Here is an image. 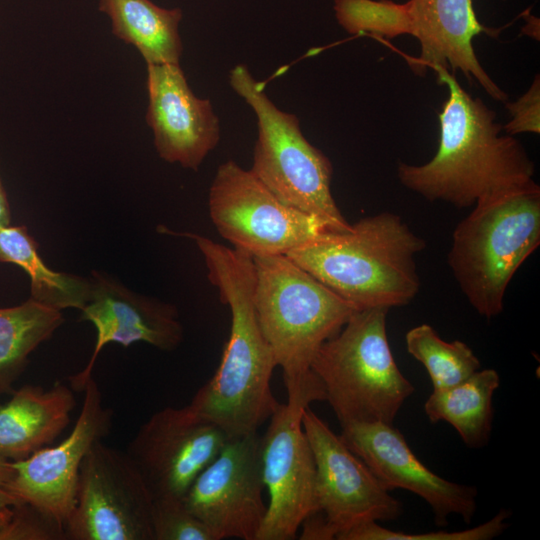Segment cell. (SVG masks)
<instances>
[{
    "mask_svg": "<svg viewBox=\"0 0 540 540\" xmlns=\"http://www.w3.org/2000/svg\"><path fill=\"white\" fill-rule=\"evenodd\" d=\"M64 321L62 312L31 297L24 303L0 308V395L25 369L29 355L52 337Z\"/></svg>",
    "mask_w": 540,
    "mask_h": 540,
    "instance_id": "obj_23",
    "label": "cell"
},
{
    "mask_svg": "<svg viewBox=\"0 0 540 540\" xmlns=\"http://www.w3.org/2000/svg\"><path fill=\"white\" fill-rule=\"evenodd\" d=\"M0 262L21 267L30 278L31 298L44 305L81 311L90 300L91 279L47 267L25 226L0 227Z\"/></svg>",
    "mask_w": 540,
    "mask_h": 540,
    "instance_id": "obj_22",
    "label": "cell"
},
{
    "mask_svg": "<svg viewBox=\"0 0 540 540\" xmlns=\"http://www.w3.org/2000/svg\"><path fill=\"white\" fill-rule=\"evenodd\" d=\"M111 20L112 33L133 45L146 64H180L182 11L162 8L151 0H98Z\"/></svg>",
    "mask_w": 540,
    "mask_h": 540,
    "instance_id": "obj_20",
    "label": "cell"
},
{
    "mask_svg": "<svg viewBox=\"0 0 540 540\" xmlns=\"http://www.w3.org/2000/svg\"><path fill=\"white\" fill-rule=\"evenodd\" d=\"M499 385L495 369H479L454 386L432 390L424 403V412L431 423H449L469 448H483L490 441L492 399Z\"/></svg>",
    "mask_w": 540,
    "mask_h": 540,
    "instance_id": "obj_21",
    "label": "cell"
},
{
    "mask_svg": "<svg viewBox=\"0 0 540 540\" xmlns=\"http://www.w3.org/2000/svg\"><path fill=\"white\" fill-rule=\"evenodd\" d=\"M340 426L341 439L387 490L404 489L421 497L430 506L438 526H446L451 515L471 523L477 507V488L449 481L430 470L393 424L350 422Z\"/></svg>",
    "mask_w": 540,
    "mask_h": 540,
    "instance_id": "obj_15",
    "label": "cell"
},
{
    "mask_svg": "<svg viewBox=\"0 0 540 540\" xmlns=\"http://www.w3.org/2000/svg\"><path fill=\"white\" fill-rule=\"evenodd\" d=\"M150 493L127 455L97 440L78 477L67 540H153Z\"/></svg>",
    "mask_w": 540,
    "mask_h": 540,
    "instance_id": "obj_9",
    "label": "cell"
},
{
    "mask_svg": "<svg viewBox=\"0 0 540 540\" xmlns=\"http://www.w3.org/2000/svg\"><path fill=\"white\" fill-rule=\"evenodd\" d=\"M412 33L420 44V55L409 60L412 69L424 75L428 68L461 71L476 81L494 100L506 102L508 95L480 64L473 39L481 33L497 34L478 20L473 0H408Z\"/></svg>",
    "mask_w": 540,
    "mask_h": 540,
    "instance_id": "obj_18",
    "label": "cell"
},
{
    "mask_svg": "<svg viewBox=\"0 0 540 540\" xmlns=\"http://www.w3.org/2000/svg\"><path fill=\"white\" fill-rule=\"evenodd\" d=\"M510 512L501 509L490 520L470 529L459 531H432L404 533L382 527L375 521L356 525L338 536V540H490L501 535L508 527Z\"/></svg>",
    "mask_w": 540,
    "mask_h": 540,
    "instance_id": "obj_26",
    "label": "cell"
},
{
    "mask_svg": "<svg viewBox=\"0 0 540 540\" xmlns=\"http://www.w3.org/2000/svg\"><path fill=\"white\" fill-rule=\"evenodd\" d=\"M11 224V210L7 193L0 176V227Z\"/></svg>",
    "mask_w": 540,
    "mask_h": 540,
    "instance_id": "obj_32",
    "label": "cell"
},
{
    "mask_svg": "<svg viewBox=\"0 0 540 540\" xmlns=\"http://www.w3.org/2000/svg\"><path fill=\"white\" fill-rule=\"evenodd\" d=\"M153 540H215L209 528L184 504L182 498H154Z\"/></svg>",
    "mask_w": 540,
    "mask_h": 540,
    "instance_id": "obj_27",
    "label": "cell"
},
{
    "mask_svg": "<svg viewBox=\"0 0 540 540\" xmlns=\"http://www.w3.org/2000/svg\"><path fill=\"white\" fill-rule=\"evenodd\" d=\"M425 247L399 215L381 212L347 232H324L287 256L357 310L390 309L418 294L415 256Z\"/></svg>",
    "mask_w": 540,
    "mask_h": 540,
    "instance_id": "obj_4",
    "label": "cell"
},
{
    "mask_svg": "<svg viewBox=\"0 0 540 540\" xmlns=\"http://www.w3.org/2000/svg\"><path fill=\"white\" fill-rule=\"evenodd\" d=\"M74 406L72 390L62 383L13 391L0 403V457L19 461L50 445L70 423Z\"/></svg>",
    "mask_w": 540,
    "mask_h": 540,
    "instance_id": "obj_19",
    "label": "cell"
},
{
    "mask_svg": "<svg viewBox=\"0 0 540 540\" xmlns=\"http://www.w3.org/2000/svg\"><path fill=\"white\" fill-rule=\"evenodd\" d=\"M83 404L69 435L29 457L13 461L14 473L7 490L18 503H29L65 523L76 498L82 462L112 425V411L104 405L93 377L86 383Z\"/></svg>",
    "mask_w": 540,
    "mask_h": 540,
    "instance_id": "obj_14",
    "label": "cell"
},
{
    "mask_svg": "<svg viewBox=\"0 0 540 540\" xmlns=\"http://www.w3.org/2000/svg\"><path fill=\"white\" fill-rule=\"evenodd\" d=\"M229 438L189 405L165 407L139 427L126 453L153 498H183Z\"/></svg>",
    "mask_w": 540,
    "mask_h": 540,
    "instance_id": "obj_11",
    "label": "cell"
},
{
    "mask_svg": "<svg viewBox=\"0 0 540 540\" xmlns=\"http://www.w3.org/2000/svg\"><path fill=\"white\" fill-rule=\"evenodd\" d=\"M388 310H356L313 359L311 370L340 425L393 424L415 390L391 351L386 326Z\"/></svg>",
    "mask_w": 540,
    "mask_h": 540,
    "instance_id": "obj_6",
    "label": "cell"
},
{
    "mask_svg": "<svg viewBox=\"0 0 540 540\" xmlns=\"http://www.w3.org/2000/svg\"><path fill=\"white\" fill-rule=\"evenodd\" d=\"M306 408L280 403L261 437L269 503L256 540L293 539L304 519L317 510L315 462L302 426Z\"/></svg>",
    "mask_w": 540,
    "mask_h": 540,
    "instance_id": "obj_13",
    "label": "cell"
},
{
    "mask_svg": "<svg viewBox=\"0 0 540 540\" xmlns=\"http://www.w3.org/2000/svg\"><path fill=\"white\" fill-rule=\"evenodd\" d=\"M405 343L408 353L426 369L433 390L454 386L481 367L479 358L465 342L445 341L426 323L411 328Z\"/></svg>",
    "mask_w": 540,
    "mask_h": 540,
    "instance_id": "obj_24",
    "label": "cell"
},
{
    "mask_svg": "<svg viewBox=\"0 0 540 540\" xmlns=\"http://www.w3.org/2000/svg\"><path fill=\"white\" fill-rule=\"evenodd\" d=\"M208 208L219 235L252 258L287 255L328 231L319 219L281 201L233 160L217 168Z\"/></svg>",
    "mask_w": 540,
    "mask_h": 540,
    "instance_id": "obj_8",
    "label": "cell"
},
{
    "mask_svg": "<svg viewBox=\"0 0 540 540\" xmlns=\"http://www.w3.org/2000/svg\"><path fill=\"white\" fill-rule=\"evenodd\" d=\"M525 24L521 29V33L534 40L539 41L540 36V20L538 17L531 14L529 11L523 15Z\"/></svg>",
    "mask_w": 540,
    "mask_h": 540,
    "instance_id": "obj_31",
    "label": "cell"
},
{
    "mask_svg": "<svg viewBox=\"0 0 540 540\" xmlns=\"http://www.w3.org/2000/svg\"><path fill=\"white\" fill-rule=\"evenodd\" d=\"M14 473L13 461L0 457V509L15 505L14 499L7 490Z\"/></svg>",
    "mask_w": 540,
    "mask_h": 540,
    "instance_id": "obj_30",
    "label": "cell"
},
{
    "mask_svg": "<svg viewBox=\"0 0 540 540\" xmlns=\"http://www.w3.org/2000/svg\"><path fill=\"white\" fill-rule=\"evenodd\" d=\"M510 120L503 125L504 133H540V77L535 75L528 90L514 102H505Z\"/></svg>",
    "mask_w": 540,
    "mask_h": 540,
    "instance_id": "obj_29",
    "label": "cell"
},
{
    "mask_svg": "<svg viewBox=\"0 0 540 540\" xmlns=\"http://www.w3.org/2000/svg\"><path fill=\"white\" fill-rule=\"evenodd\" d=\"M253 260L256 315L282 369L287 403L308 407L325 401L324 389L311 370L313 359L357 309L287 255Z\"/></svg>",
    "mask_w": 540,
    "mask_h": 540,
    "instance_id": "obj_3",
    "label": "cell"
},
{
    "mask_svg": "<svg viewBox=\"0 0 540 540\" xmlns=\"http://www.w3.org/2000/svg\"><path fill=\"white\" fill-rule=\"evenodd\" d=\"M302 426L315 462L317 511L335 539L356 525L393 521L402 514L401 502L310 406Z\"/></svg>",
    "mask_w": 540,
    "mask_h": 540,
    "instance_id": "obj_10",
    "label": "cell"
},
{
    "mask_svg": "<svg viewBox=\"0 0 540 540\" xmlns=\"http://www.w3.org/2000/svg\"><path fill=\"white\" fill-rule=\"evenodd\" d=\"M338 24L351 35L396 38L412 33L408 3L392 0H335Z\"/></svg>",
    "mask_w": 540,
    "mask_h": 540,
    "instance_id": "obj_25",
    "label": "cell"
},
{
    "mask_svg": "<svg viewBox=\"0 0 540 540\" xmlns=\"http://www.w3.org/2000/svg\"><path fill=\"white\" fill-rule=\"evenodd\" d=\"M261 437H230L183 496L215 540H256L267 505L262 498Z\"/></svg>",
    "mask_w": 540,
    "mask_h": 540,
    "instance_id": "obj_12",
    "label": "cell"
},
{
    "mask_svg": "<svg viewBox=\"0 0 540 540\" xmlns=\"http://www.w3.org/2000/svg\"><path fill=\"white\" fill-rule=\"evenodd\" d=\"M0 540H67L64 524L29 504L11 506Z\"/></svg>",
    "mask_w": 540,
    "mask_h": 540,
    "instance_id": "obj_28",
    "label": "cell"
},
{
    "mask_svg": "<svg viewBox=\"0 0 540 540\" xmlns=\"http://www.w3.org/2000/svg\"><path fill=\"white\" fill-rule=\"evenodd\" d=\"M229 84L257 118L251 173L281 201L316 217L328 231H349L351 224L331 192L332 163L305 138L297 116L279 109L267 96L265 83L246 65L230 70Z\"/></svg>",
    "mask_w": 540,
    "mask_h": 540,
    "instance_id": "obj_7",
    "label": "cell"
},
{
    "mask_svg": "<svg viewBox=\"0 0 540 540\" xmlns=\"http://www.w3.org/2000/svg\"><path fill=\"white\" fill-rule=\"evenodd\" d=\"M146 122L161 159L197 171L220 140L209 99L191 90L180 64H147Z\"/></svg>",
    "mask_w": 540,
    "mask_h": 540,
    "instance_id": "obj_17",
    "label": "cell"
},
{
    "mask_svg": "<svg viewBox=\"0 0 540 540\" xmlns=\"http://www.w3.org/2000/svg\"><path fill=\"white\" fill-rule=\"evenodd\" d=\"M180 235L195 242L204 258L209 281L231 312L230 335L220 364L189 406L229 437L255 433L280 403L271 389L277 364L255 310L254 260L208 237L194 233Z\"/></svg>",
    "mask_w": 540,
    "mask_h": 540,
    "instance_id": "obj_1",
    "label": "cell"
},
{
    "mask_svg": "<svg viewBox=\"0 0 540 540\" xmlns=\"http://www.w3.org/2000/svg\"><path fill=\"white\" fill-rule=\"evenodd\" d=\"M10 508L11 507H7V508H4V509H0V528L4 525V523L6 522L9 514H10Z\"/></svg>",
    "mask_w": 540,
    "mask_h": 540,
    "instance_id": "obj_33",
    "label": "cell"
},
{
    "mask_svg": "<svg viewBox=\"0 0 540 540\" xmlns=\"http://www.w3.org/2000/svg\"><path fill=\"white\" fill-rule=\"evenodd\" d=\"M433 70L438 83L448 88L438 114V148L425 164L400 162V183L430 202L468 208L486 196L533 182V161L514 136L502 134L495 111L467 93L448 69Z\"/></svg>",
    "mask_w": 540,
    "mask_h": 540,
    "instance_id": "obj_2",
    "label": "cell"
},
{
    "mask_svg": "<svg viewBox=\"0 0 540 540\" xmlns=\"http://www.w3.org/2000/svg\"><path fill=\"white\" fill-rule=\"evenodd\" d=\"M91 296L80 320L91 322L96 342L87 365L69 377L73 389L83 391L92 378L95 362L109 343L124 347L144 342L163 351L176 349L183 340L177 309L169 303L136 293L109 275L93 271Z\"/></svg>",
    "mask_w": 540,
    "mask_h": 540,
    "instance_id": "obj_16",
    "label": "cell"
},
{
    "mask_svg": "<svg viewBox=\"0 0 540 540\" xmlns=\"http://www.w3.org/2000/svg\"><path fill=\"white\" fill-rule=\"evenodd\" d=\"M540 244V188L527 185L478 200L452 235L448 265L462 293L487 319L504 308L507 287Z\"/></svg>",
    "mask_w": 540,
    "mask_h": 540,
    "instance_id": "obj_5",
    "label": "cell"
}]
</instances>
